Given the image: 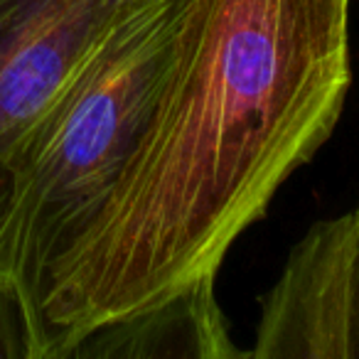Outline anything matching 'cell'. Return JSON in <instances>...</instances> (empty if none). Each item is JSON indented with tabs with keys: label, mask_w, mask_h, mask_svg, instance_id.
Returning <instances> with one entry per match:
<instances>
[{
	"label": "cell",
	"mask_w": 359,
	"mask_h": 359,
	"mask_svg": "<svg viewBox=\"0 0 359 359\" xmlns=\"http://www.w3.org/2000/svg\"><path fill=\"white\" fill-rule=\"evenodd\" d=\"M145 0H0V234L25 150L94 47Z\"/></svg>",
	"instance_id": "3957f363"
},
{
	"label": "cell",
	"mask_w": 359,
	"mask_h": 359,
	"mask_svg": "<svg viewBox=\"0 0 359 359\" xmlns=\"http://www.w3.org/2000/svg\"><path fill=\"white\" fill-rule=\"evenodd\" d=\"M0 359H32L30 327L22 298L0 278Z\"/></svg>",
	"instance_id": "8992f818"
},
{
	"label": "cell",
	"mask_w": 359,
	"mask_h": 359,
	"mask_svg": "<svg viewBox=\"0 0 359 359\" xmlns=\"http://www.w3.org/2000/svg\"><path fill=\"white\" fill-rule=\"evenodd\" d=\"M347 3H187L138 148L32 325V359H67L99 325L217 278L337 126Z\"/></svg>",
	"instance_id": "6da1fadb"
},
{
	"label": "cell",
	"mask_w": 359,
	"mask_h": 359,
	"mask_svg": "<svg viewBox=\"0 0 359 359\" xmlns=\"http://www.w3.org/2000/svg\"><path fill=\"white\" fill-rule=\"evenodd\" d=\"M217 305L215 280H205L86 332L67 359H226L241 357Z\"/></svg>",
	"instance_id": "5b68a950"
},
{
	"label": "cell",
	"mask_w": 359,
	"mask_h": 359,
	"mask_svg": "<svg viewBox=\"0 0 359 359\" xmlns=\"http://www.w3.org/2000/svg\"><path fill=\"white\" fill-rule=\"evenodd\" d=\"M249 357L359 359V207L295 244L264 298Z\"/></svg>",
	"instance_id": "277c9868"
},
{
	"label": "cell",
	"mask_w": 359,
	"mask_h": 359,
	"mask_svg": "<svg viewBox=\"0 0 359 359\" xmlns=\"http://www.w3.org/2000/svg\"><path fill=\"white\" fill-rule=\"evenodd\" d=\"M190 0H145L94 47L37 128L0 234V278L32 325L138 148Z\"/></svg>",
	"instance_id": "7a4b0ae2"
}]
</instances>
